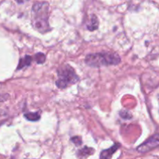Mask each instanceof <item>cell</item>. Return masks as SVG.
<instances>
[{
	"label": "cell",
	"mask_w": 159,
	"mask_h": 159,
	"mask_svg": "<svg viewBox=\"0 0 159 159\" xmlns=\"http://www.w3.org/2000/svg\"><path fill=\"white\" fill-rule=\"evenodd\" d=\"M32 24L35 30L40 33H46L50 30L49 5L46 2H37L33 6Z\"/></svg>",
	"instance_id": "obj_1"
},
{
	"label": "cell",
	"mask_w": 159,
	"mask_h": 159,
	"mask_svg": "<svg viewBox=\"0 0 159 159\" xmlns=\"http://www.w3.org/2000/svg\"><path fill=\"white\" fill-rule=\"evenodd\" d=\"M86 65L90 67H101L108 65H116L120 62V57L113 52H100L90 54L85 59Z\"/></svg>",
	"instance_id": "obj_2"
},
{
	"label": "cell",
	"mask_w": 159,
	"mask_h": 159,
	"mask_svg": "<svg viewBox=\"0 0 159 159\" xmlns=\"http://www.w3.org/2000/svg\"><path fill=\"white\" fill-rule=\"evenodd\" d=\"M57 77L56 85L59 89L67 88L79 80V77L77 75L74 68L69 65H64L59 68L57 71Z\"/></svg>",
	"instance_id": "obj_3"
},
{
	"label": "cell",
	"mask_w": 159,
	"mask_h": 159,
	"mask_svg": "<svg viewBox=\"0 0 159 159\" xmlns=\"http://www.w3.org/2000/svg\"><path fill=\"white\" fill-rule=\"evenodd\" d=\"M159 146V134H155L138 148V152L145 153Z\"/></svg>",
	"instance_id": "obj_4"
},
{
	"label": "cell",
	"mask_w": 159,
	"mask_h": 159,
	"mask_svg": "<svg viewBox=\"0 0 159 159\" xmlns=\"http://www.w3.org/2000/svg\"><path fill=\"white\" fill-rule=\"evenodd\" d=\"M119 148L120 144H115L110 148L107 149V150H103L100 154V159H110L113 154L118 150Z\"/></svg>",
	"instance_id": "obj_5"
},
{
	"label": "cell",
	"mask_w": 159,
	"mask_h": 159,
	"mask_svg": "<svg viewBox=\"0 0 159 159\" xmlns=\"http://www.w3.org/2000/svg\"><path fill=\"white\" fill-rule=\"evenodd\" d=\"M93 152H94V149L93 148L85 147L77 152V157L79 159H85L89 157L91 155H93Z\"/></svg>",
	"instance_id": "obj_6"
},
{
	"label": "cell",
	"mask_w": 159,
	"mask_h": 159,
	"mask_svg": "<svg viewBox=\"0 0 159 159\" xmlns=\"http://www.w3.org/2000/svg\"><path fill=\"white\" fill-rule=\"evenodd\" d=\"M33 61V58L30 55L25 56L23 58H21L20 61L19 65L17 66V70H20L25 67H28L30 65L31 61Z\"/></svg>",
	"instance_id": "obj_7"
},
{
	"label": "cell",
	"mask_w": 159,
	"mask_h": 159,
	"mask_svg": "<svg viewBox=\"0 0 159 159\" xmlns=\"http://www.w3.org/2000/svg\"><path fill=\"white\" fill-rule=\"evenodd\" d=\"M24 116L30 121H37L39 120L40 118V113L38 112H34V113H25Z\"/></svg>",
	"instance_id": "obj_8"
},
{
	"label": "cell",
	"mask_w": 159,
	"mask_h": 159,
	"mask_svg": "<svg viewBox=\"0 0 159 159\" xmlns=\"http://www.w3.org/2000/svg\"><path fill=\"white\" fill-rule=\"evenodd\" d=\"M98 25H99V23H98L97 18H96V16L93 15V16H92L91 20H90V23L87 26V28H88L89 30L93 31L97 29Z\"/></svg>",
	"instance_id": "obj_9"
},
{
	"label": "cell",
	"mask_w": 159,
	"mask_h": 159,
	"mask_svg": "<svg viewBox=\"0 0 159 159\" xmlns=\"http://www.w3.org/2000/svg\"><path fill=\"white\" fill-rule=\"evenodd\" d=\"M34 59H35L36 62L37 64H43L45 61V60H46V57H45V55L43 53H37L34 56Z\"/></svg>",
	"instance_id": "obj_10"
},
{
	"label": "cell",
	"mask_w": 159,
	"mask_h": 159,
	"mask_svg": "<svg viewBox=\"0 0 159 159\" xmlns=\"http://www.w3.org/2000/svg\"><path fill=\"white\" fill-rule=\"evenodd\" d=\"M71 141H73L76 146H79L82 144V139L79 137H74L71 138Z\"/></svg>",
	"instance_id": "obj_11"
}]
</instances>
